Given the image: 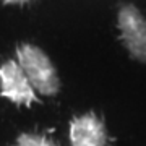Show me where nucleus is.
Returning a JSON list of instances; mask_svg holds the SVG:
<instances>
[{
	"label": "nucleus",
	"mask_w": 146,
	"mask_h": 146,
	"mask_svg": "<svg viewBox=\"0 0 146 146\" xmlns=\"http://www.w3.org/2000/svg\"><path fill=\"white\" fill-rule=\"evenodd\" d=\"M16 52L20 67L31 86H34L44 96H55L60 89V81L47 54L33 44H21Z\"/></svg>",
	"instance_id": "obj_1"
},
{
	"label": "nucleus",
	"mask_w": 146,
	"mask_h": 146,
	"mask_svg": "<svg viewBox=\"0 0 146 146\" xmlns=\"http://www.w3.org/2000/svg\"><path fill=\"white\" fill-rule=\"evenodd\" d=\"M117 23L123 46L130 55L138 62L146 63V20L141 11L135 5L125 3L120 7Z\"/></svg>",
	"instance_id": "obj_2"
},
{
	"label": "nucleus",
	"mask_w": 146,
	"mask_h": 146,
	"mask_svg": "<svg viewBox=\"0 0 146 146\" xmlns=\"http://www.w3.org/2000/svg\"><path fill=\"white\" fill-rule=\"evenodd\" d=\"M0 84L2 94L15 104L31 106L36 101V94L25 72L13 60L0 65Z\"/></svg>",
	"instance_id": "obj_3"
},
{
	"label": "nucleus",
	"mask_w": 146,
	"mask_h": 146,
	"mask_svg": "<svg viewBox=\"0 0 146 146\" xmlns=\"http://www.w3.org/2000/svg\"><path fill=\"white\" fill-rule=\"evenodd\" d=\"M72 146H107L104 122L93 112L75 117L70 123Z\"/></svg>",
	"instance_id": "obj_4"
},
{
	"label": "nucleus",
	"mask_w": 146,
	"mask_h": 146,
	"mask_svg": "<svg viewBox=\"0 0 146 146\" xmlns=\"http://www.w3.org/2000/svg\"><path fill=\"white\" fill-rule=\"evenodd\" d=\"M15 146H57L50 138L37 133H21L16 140Z\"/></svg>",
	"instance_id": "obj_5"
},
{
	"label": "nucleus",
	"mask_w": 146,
	"mask_h": 146,
	"mask_svg": "<svg viewBox=\"0 0 146 146\" xmlns=\"http://www.w3.org/2000/svg\"><path fill=\"white\" fill-rule=\"evenodd\" d=\"M5 3H25V2H29V0H3Z\"/></svg>",
	"instance_id": "obj_6"
}]
</instances>
